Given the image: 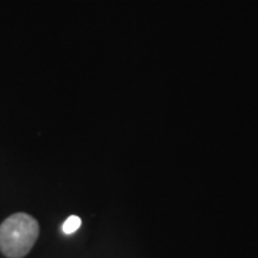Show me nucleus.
I'll use <instances>...</instances> for the list:
<instances>
[{"label":"nucleus","instance_id":"nucleus-2","mask_svg":"<svg viewBox=\"0 0 258 258\" xmlns=\"http://www.w3.org/2000/svg\"><path fill=\"white\" fill-rule=\"evenodd\" d=\"M81 224H82V220H81L78 215H71V217L63 222L62 230H63L64 234H68V235H69V234H74L75 231L79 230Z\"/></svg>","mask_w":258,"mask_h":258},{"label":"nucleus","instance_id":"nucleus-1","mask_svg":"<svg viewBox=\"0 0 258 258\" xmlns=\"http://www.w3.org/2000/svg\"><path fill=\"white\" fill-rule=\"evenodd\" d=\"M39 238V222L26 212H16L0 224V251L8 258H23Z\"/></svg>","mask_w":258,"mask_h":258}]
</instances>
